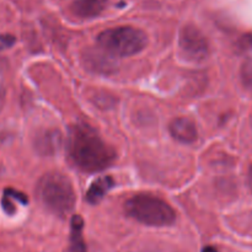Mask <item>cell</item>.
<instances>
[{
	"instance_id": "16",
	"label": "cell",
	"mask_w": 252,
	"mask_h": 252,
	"mask_svg": "<svg viewBox=\"0 0 252 252\" xmlns=\"http://www.w3.org/2000/svg\"><path fill=\"white\" fill-rule=\"evenodd\" d=\"M4 102H5V89L4 86H2V84L0 83V110H1V107L4 106Z\"/></svg>"
},
{
	"instance_id": "18",
	"label": "cell",
	"mask_w": 252,
	"mask_h": 252,
	"mask_svg": "<svg viewBox=\"0 0 252 252\" xmlns=\"http://www.w3.org/2000/svg\"><path fill=\"white\" fill-rule=\"evenodd\" d=\"M202 252H218V250L214 246H204Z\"/></svg>"
},
{
	"instance_id": "5",
	"label": "cell",
	"mask_w": 252,
	"mask_h": 252,
	"mask_svg": "<svg viewBox=\"0 0 252 252\" xmlns=\"http://www.w3.org/2000/svg\"><path fill=\"white\" fill-rule=\"evenodd\" d=\"M180 48L189 61L199 63L207 59L209 54V43L206 36L193 25H186L180 32Z\"/></svg>"
},
{
	"instance_id": "2",
	"label": "cell",
	"mask_w": 252,
	"mask_h": 252,
	"mask_svg": "<svg viewBox=\"0 0 252 252\" xmlns=\"http://www.w3.org/2000/svg\"><path fill=\"white\" fill-rule=\"evenodd\" d=\"M37 196L44 207L58 217H65L75 206V191L68 176L59 171L44 174L37 182Z\"/></svg>"
},
{
	"instance_id": "3",
	"label": "cell",
	"mask_w": 252,
	"mask_h": 252,
	"mask_svg": "<svg viewBox=\"0 0 252 252\" xmlns=\"http://www.w3.org/2000/svg\"><path fill=\"white\" fill-rule=\"evenodd\" d=\"M125 211L128 217L148 226H170L176 221L172 207L160 197L150 193H138L127 199Z\"/></svg>"
},
{
	"instance_id": "14",
	"label": "cell",
	"mask_w": 252,
	"mask_h": 252,
	"mask_svg": "<svg viewBox=\"0 0 252 252\" xmlns=\"http://www.w3.org/2000/svg\"><path fill=\"white\" fill-rule=\"evenodd\" d=\"M239 47L241 51L252 53V33H246L239 39Z\"/></svg>"
},
{
	"instance_id": "7",
	"label": "cell",
	"mask_w": 252,
	"mask_h": 252,
	"mask_svg": "<svg viewBox=\"0 0 252 252\" xmlns=\"http://www.w3.org/2000/svg\"><path fill=\"white\" fill-rule=\"evenodd\" d=\"M107 0H74L70 9L80 19H94L105 11Z\"/></svg>"
},
{
	"instance_id": "13",
	"label": "cell",
	"mask_w": 252,
	"mask_h": 252,
	"mask_svg": "<svg viewBox=\"0 0 252 252\" xmlns=\"http://www.w3.org/2000/svg\"><path fill=\"white\" fill-rule=\"evenodd\" d=\"M15 42H16L15 36L10 33H1L0 34V51L10 48V47L14 46Z\"/></svg>"
},
{
	"instance_id": "6",
	"label": "cell",
	"mask_w": 252,
	"mask_h": 252,
	"mask_svg": "<svg viewBox=\"0 0 252 252\" xmlns=\"http://www.w3.org/2000/svg\"><path fill=\"white\" fill-rule=\"evenodd\" d=\"M171 137L182 144H192L198 138V130L193 121L186 117H179L171 121L169 126Z\"/></svg>"
},
{
	"instance_id": "17",
	"label": "cell",
	"mask_w": 252,
	"mask_h": 252,
	"mask_svg": "<svg viewBox=\"0 0 252 252\" xmlns=\"http://www.w3.org/2000/svg\"><path fill=\"white\" fill-rule=\"evenodd\" d=\"M248 185L252 191V165L250 166V169H249V172H248Z\"/></svg>"
},
{
	"instance_id": "15",
	"label": "cell",
	"mask_w": 252,
	"mask_h": 252,
	"mask_svg": "<svg viewBox=\"0 0 252 252\" xmlns=\"http://www.w3.org/2000/svg\"><path fill=\"white\" fill-rule=\"evenodd\" d=\"M243 78L248 85L252 84V64H246L243 69Z\"/></svg>"
},
{
	"instance_id": "4",
	"label": "cell",
	"mask_w": 252,
	"mask_h": 252,
	"mask_svg": "<svg viewBox=\"0 0 252 252\" xmlns=\"http://www.w3.org/2000/svg\"><path fill=\"white\" fill-rule=\"evenodd\" d=\"M97 43L110 56L130 57L144 51L148 37L137 27L120 26L101 32L97 36Z\"/></svg>"
},
{
	"instance_id": "9",
	"label": "cell",
	"mask_w": 252,
	"mask_h": 252,
	"mask_svg": "<svg viewBox=\"0 0 252 252\" xmlns=\"http://www.w3.org/2000/svg\"><path fill=\"white\" fill-rule=\"evenodd\" d=\"M84 61H85V65L95 73L110 74L116 69V63L113 62V59L110 58V54L103 51L88 52L84 56Z\"/></svg>"
},
{
	"instance_id": "11",
	"label": "cell",
	"mask_w": 252,
	"mask_h": 252,
	"mask_svg": "<svg viewBox=\"0 0 252 252\" xmlns=\"http://www.w3.org/2000/svg\"><path fill=\"white\" fill-rule=\"evenodd\" d=\"M70 231V251L71 252H86V245L84 241L83 229L84 220L79 214L71 218Z\"/></svg>"
},
{
	"instance_id": "8",
	"label": "cell",
	"mask_w": 252,
	"mask_h": 252,
	"mask_svg": "<svg viewBox=\"0 0 252 252\" xmlns=\"http://www.w3.org/2000/svg\"><path fill=\"white\" fill-rule=\"evenodd\" d=\"M62 143V135L56 129H47L38 133L34 138L36 150L42 155H52L58 152Z\"/></svg>"
},
{
	"instance_id": "1",
	"label": "cell",
	"mask_w": 252,
	"mask_h": 252,
	"mask_svg": "<svg viewBox=\"0 0 252 252\" xmlns=\"http://www.w3.org/2000/svg\"><path fill=\"white\" fill-rule=\"evenodd\" d=\"M66 153L74 166L85 172L103 171L117 158L112 145L86 123H75L69 128Z\"/></svg>"
},
{
	"instance_id": "12",
	"label": "cell",
	"mask_w": 252,
	"mask_h": 252,
	"mask_svg": "<svg viewBox=\"0 0 252 252\" xmlns=\"http://www.w3.org/2000/svg\"><path fill=\"white\" fill-rule=\"evenodd\" d=\"M4 194H6V196L11 197V198H14L15 201L19 202V203L24 204V206H26V204L29 203V198H27L26 194H24V193H22V192L16 191V189H5Z\"/></svg>"
},
{
	"instance_id": "10",
	"label": "cell",
	"mask_w": 252,
	"mask_h": 252,
	"mask_svg": "<svg viewBox=\"0 0 252 252\" xmlns=\"http://www.w3.org/2000/svg\"><path fill=\"white\" fill-rule=\"evenodd\" d=\"M115 186V180L111 176H102L96 179L86 192V201L90 204H98L103 197Z\"/></svg>"
}]
</instances>
